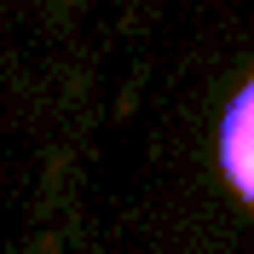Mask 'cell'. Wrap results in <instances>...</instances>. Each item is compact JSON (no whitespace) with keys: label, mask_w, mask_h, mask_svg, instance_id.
I'll return each instance as SVG.
<instances>
[{"label":"cell","mask_w":254,"mask_h":254,"mask_svg":"<svg viewBox=\"0 0 254 254\" xmlns=\"http://www.w3.org/2000/svg\"><path fill=\"white\" fill-rule=\"evenodd\" d=\"M220 168H225V179H231V190L254 208V81L220 116Z\"/></svg>","instance_id":"1"}]
</instances>
